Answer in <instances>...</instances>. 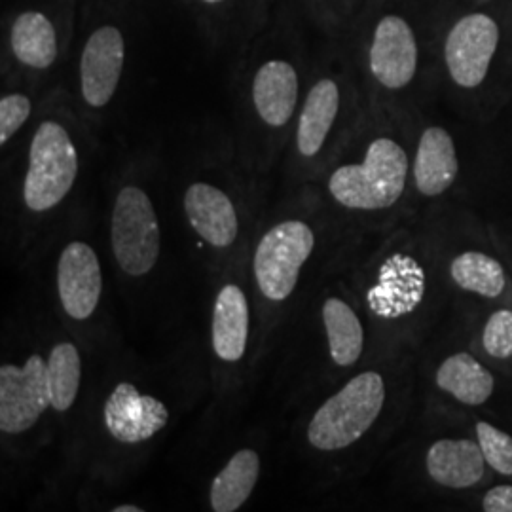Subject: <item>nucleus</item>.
Instances as JSON below:
<instances>
[{
  "label": "nucleus",
  "instance_id": "7ed1b4c3",
  "mask_svg": "<svg viewBox=\"0 0 512 512\" xmlns=\"http://www.w3.org/2000/svg\"><path fill=\"white\" fill-rule=\"evenodd\" d=\"M80 171L73 135L61 122L44 120L29 145L21 202L29 215L46 217L69 198Z\"/></svg>",
  "mask_w": 512,
  "mask_h": 512
},
{
  "label": "nucleus",
  "instance_id": "f03ea898",
  "mask_svg": "<svg viewBox=\"0 0 512 512\" xmlns=\"http://www.w3.org/2000/svg\"><path fill=\"white\" fill-rule=\"evenodd\" d=\"M385 399L387 385L380 372L353 376L311 414L308 444L317 452H340L357 444L380 418Z\"/></svg>",
  "mask_w": 512,
  "mask_h": 512
},
{
  "label": "nucleus",
  "instance_id": "a211bd4d",
  "mask_svg": "<svg viewBox=\"0 0 512 512\" xmlns=\"http://www.w3.org/2000/svg\"><path fill=\"white\" fill-rule=\"evenodd\" d=\"M342 105V92L336 80L321 78L311 86L298 116L296 150L302 158H315L329 139Z\"/></svg>",
  "mask_w": 512,
  "mask_h": 512
},
{
  "label": "nucleus",
  "instance_id": "bb28decb",
  "mask_svg": "<svg viewBox=\"0 0 512 512\" xmlns=\"http://www.w3.org/2000/svg\"><path fill=\"white\" fill-rule=\"evenodd\" d=\"M31 99L23 93H8L0 99V145H6L31 116Z\"/></svg>",
  "mask_w": 512,
  "mask_h": 512
},
{
  "label": "nucleus",
  "instance_id": "412c9836",
  "mask_svg": "<svg viewBox=\"0 0 512 512\" xmlns=\"http://www.w3.org/2000/svg\"><path fill=\"white\" fill-rule=\"evenodd\" d=\"M435 382L444 393L469 406L484 404L494 393L492 372L469 353H456L442 361Z\"/></svg>",
  "mask_w": 512,
  "mask_h": 512
},
{
  "label": "nucleus",
  "instance_id": "1a4fd4ad",
  "mask_svg": "<svg viewBox=\"0 0 512 512\" xmlns=\"http://www.w3.org/2000/svg\"><path fill=\"white\" fill-rule=\"evenodd\" d=\"M55 289L69 319L76 323L92 319L103 296V270L88 241L73 239L65 243L55 266Z\"/></svg>",
  "mask_w": 512,
  "mask_h": 512
},
{
  "label": "nucleus",
  "instance_id": "9d476101",
  "mask_svg": "<svg viewBox=\"0 0 512 512\" xmlns=\"http://www.w3.org/2000/svg\"><path fill=\"white\" fill-rule=\"evenodd\" d=\"M420 65V46L412 25L397 14H387L374 27L368 48L372 78L389 92L412 84Z\"/></svg>",
  "mask_w": 512,
  "mask_h": 512
},
{
  "label": "nucleus",
  "instance_id": "20e7f679",
  "mask_svg": "<svg viewBox=\"0 0 512 512\" xmlns=\"http://www.w3.org/2000/svg\"><path fill=\"white\" fill-rule=\"evenodd\" d=\"M110 247L120 272L128 277L150 274L162 253V228L147 190L126 184L110 211Z\"/></svg>",
  "mask_w": 512,
  "mask_h": 512
},
{
  "label": "nucleus",
  "instance_id": "2eb2a0df",
  "mask_svg": "<svg viewBox=\"0 0 512 512\" xmlns=\"http://www.w3.org/2000/svg\"><path fill=\"white\" fill-rule=\"evenodd\" d=\"M253 105L258 118L270 128H285L298 105V73L289 61H266L253 78Z\"/></svg>",
  "mask_w": 512,
  "mask_h": 512
},
{
  "label": "nucleus",
  "instance_id": "f257e3e1",
  "mask_svg": "<svg viewBox=\"0 0 512 512\" xmlns=\"http://www.w3.org/2000/svg\"><path fill=\"white\" fill-rule=\"evenodd\" d=\"M410 162L401 143L376 137L357 164L338 165L330 173V198L349 211H384L401 200Z\"/></svg>",
  "mask_w": 512,
  "mask_h": 512
},
{
  "label": "nucleus",
  "instance_id": "5701e85b",
  "mask_svg": "<svg viewBox=\"0 0 512 512\" xmlns=\"http://www.w3.org/2000/svg\"><path fill=\"white\" fill-rule=\"evenodd\" d=\"M48 376L52 385V410L65 414L73 408L82 385V355L76 344L63 340L48 351Z\"/></svg>",
  "mask_w": 512,
  "mask_h": 512
},
{
  "label": "nucleus",
  "instance_id": "b1692460",
  "mask_svg": "<svg viewBox=\"0 0 512 512\" xmlns=\"http://www.w3.org/2000/svg\"><path fill=\"white\" fill-rule=\"evenodd\" d=\"M450 275L463 291L495 298L503 293L507 279L503 266L492 256L467 251L456 256L450 264Z\"/></svg>",
  "mask_w": 512,
  "mask_h": 512
},
{
  "label": "nucleus",
  "instance_id": "4be33fe9",
  "mask_svg": "<svg viewBox=\"0 0 512 512\" xmlns=\"http://www.w3.org/2000/svg\"><path fill=\"white\" fill-rule=\"evenodd\" d=\"M10 46L21 65L44 71L57 59V35L54 23L42 12L19 14L10 33Z\"/></svg>",
  "mask_w": 512,
  "mask_h": 512
},
{
  "label": "nucleus",
  "instance_id": "dca6fc26",
  "mask_svg": "<svg viewBox=\"0 0 512 512\" xmlns=\"http://www.w3.org/2000/svg\"><path fill=\"white\" fill-rule=\"evenodd\" d=\"M458 173V150L450 131L440 126L425 129L412 167L418 192L427 198H437L456 183Z\"/></svg>",
  "mask_w": 512,
  "mask_h": 512
},
{
  "label": "nucleus",
  "instance_id": "c756f323",
  "mask_svg": "<svg viewBox=\"0 0 512 512\" xmlns=\"http://www.w3.org/2000/svg\"><path fill=\"white\" fill-rule=\"evenodd\" d=\"M202 2H205V4H219L222 0H202Z\"/></svg>",
  "mask_w": 512,
  "mask_h": 512
},
{
  "label": "nucleus",
  "instance_id": "393cba45",
  "mask_svg": "<svg viewBox=\"0 0 512 512\" xmlns=\"http://www.w3.org/2000/svg\"><path fill=\"white\" fill-rule=\"evenodd\" d=\"M476 439L486 463L499 475L512 476V437L488 421L476 423Z\"/></svg>",
  "mask_w": 512,
  "mask_h": 512
},
{
  "label": "nucleus",
  "instance_id": "6ab92c4d",
  "mask_svg": "<svg viewBox=\"0 0 512 512\" xmlns=\"http://www.w3.org/2000/svg\"><path fill=\"white\" fill-rule=\"evenodd\" d=\"M262 471V459L255 448H241L220 469L209 486V509L236 512L255 492Z\"/></svg>",
  "mask_w": 512,
  "mask_h": 512
},
{
  "label": "nucleus",
  "instance_id": "ddd939ff",
  "mask_svg": "<svg viewBox=\"0 0 512 512\" xmlns=\"http://www.w3.org/2000/svg\"><path fill=\"white\" fill-rule=\"evenodd\" d=\"M184 215L194 234L213 249H230L239 236L234 200L215 184L192 183L184 192Z\"/></svg>",
  "mask_w": 512,
  "mask_h": 512
},
{
  "label": "nucleus",
  "instance_id": "4468645a",
  "mask_svg": "<svg viewBox=\"0 0 512 512\" xmlns=\"http://www.w3.org/2000/svg\"><path fill=\"white\" fill-rule=\"evenodd\" d=\"M251 338V304L239 283H224L211 311V348L224 365H238Z\"/></svg>",
  "mask_w": 512,
  "mask_h": 512
},
{
  "label": "nucleus",
  "instance_id": "f3484780",
  "mask_svg": "<svg viewBox=\"0 0 512 512\" xmlns=\"http://www.w3.org/2000/svg\"><path fill=\"white\" fill-rule=\"evenodd\" d=\"M486 459L480 444L467 439L435 440L425 456V469L431 480L444 488L467 490L484 476Z\"/></svg>",
  "mask_w": 512,
  "mask_h": 512
},
{
  "label": "nucleus",
  "instance_id": "f8f14e48",
  "mask_svg": "<svg viewBox=\"0 0 512 512\" xmlns=\"http://www.w3.org/2000/svg\"><path fill=\"white\" fill-rule=\"evenodd\" d=\"M126 63V40L114 25L95 29L80 55V93L88 107L103 109L116 95Z\"/></svg>",
  "mask_w": 512,
  "mask_h": 512
},
{
  "label": "nucleus",
  "instance_id": "cd10ccee",
  "mask_svg": "<svg viewBox=\"0 0 512 512\" xmlns=\"http://www.w3.org/2000/svg\"><path fill=\"white\" fill-rule=\"evenodd\" d=\"M486 512H512V486H495L482 499Z\"/></svg>",
  "mask_w": 512,
  "mask_h": 512
},
{
  "label": "nucleus",
  "instance_id": "0eeeda50",
  "mask_svg": "<svg viewBox=\"0 0 512 512\" xmlns=\"http://www.w3.org/2000/svg\"><path fill=\"white\" fill-rule=\"evenodd\" d=\"M501 46V25L486 12L465 14L444 38V65L461 90L484 84Z\"/></svg>",
  "mask_w": 512,
  "mask_h": 512
},
{
  "label": "nucleus",
  "instance_id": "a878e982",
  "mask_svg": "<svg viewBox=\"0 0 512 512\" xmlns=\"http://www.w3.org/2000/svg\"><path fill=\"white\" fill-rule=\"evenodd\" d=\"M482 344L488 355L495 359H507L512 355V311L499 310L490 315L484 332Z\"/></svg>",
  "mask_w": 512,
  "mask_h": 512
},
{
  "label": "nucleus",
  "instance_id": "aec40b11",
  "mask_svg": "<svg viewBox=\"0 0 512 512\" xmlns=\"http://www.w3.org/2000/svg\"><path fill=\"white\" fill-rule=\"evenodd\" d=\"M321 319L332 363L340 368L357 365L365 349V329L357 311L344 298L329 296L321 306Z\"/></svg>",
  "mask_w": 512,
  "mask_h": 512
},
{
  "label": "nucleus",
  "instance_id": "39448f33",
  "mask_svg": "<svg viewBox=\"0 0 512 512\" xmlns=\"http://www.w3.org/2000/svg\"><path fill=\"white\" fill-rule=\"evenodd\" d=\"M313 249L315 232L306 220L283 219L272 224L253 253V277L260 296L270 304L287 302Z\"/></svg>",
  "mask_w": 512,
  "mask_h": 512
},
{
  "label": "nucleus",
  "instance_id": "9b49d317",
  "mask_svg": "<svg viewBox=\"0 0 512 512\" xmlns=\"http://www.w3.org/2000/svg\"><path fill=\"white\" fill-rule=\"evenodd\" d=\"M427 291L420 260L408 253L387 256L366 291V306L378 319L397 321L418 310Z\"/></svg>",
  "mask_w": 512,
  "mask_h": 512
},
{
  "label": "nucleus",
  "instance_id": "c85d7f7f",
  "mask_svg": "<svg viewBox=\"0 0 512 512\" xmlns=\"http://www.w3.org/2000/svg\"><path fill=\"white\" fill-rule=\"evenodd\" d=\"M114 512H143L145 509L141 505H133V503H124V505H118L112 509Z\"/></svg>",
  "mask_w": 512,
  "mask_h": 512
},
{
  "label": "nucleus",
  "instance_id": "7c9ffc66",
  "mask_svg": "<svg viewBox=\"0 0 512 512\" xmlns=\"http://www.w3.org/2000/svg\"><path fill=\"white\" fill-rule=\"evenodd\" d=\"M480 2H486V0H480Z\"/></svg>",
  "mask_w": 512,
  "mask_h": 512
},
{
  "label": "nucleus",
  "instance_id": "6e6552de",
  "mask_svg": "<svg viewBox=\"0 0 512 512\" xmlns=\"http://www.w3.org/2000/svg\"><path fill=\"white\" fill-rule=\"evenodd\" d=\"M171 420L169 406L139 389L133 382H120L110 389L101 423L110 440L122 446H141L156 439Z\"/></svg>",
  "mask_w": 512,
  "mask_h": 512
},
{
  "label": "nucleus",
  "instance_id": "423d86ee",
  "mask_svg": "<svg viewBox=\"0 0 512 512\" xmlns=\"http://www.w3.org/2000/svg\"><path fill=\"white\" fill-rule=\"evenodd\" d=\"M52 404L46 355L31 353L21 363L0 366V431L4 437L35 429Z\"/></svg>",
  "mask_w": 512,
  "mask_h": 512
}]
</instances>
